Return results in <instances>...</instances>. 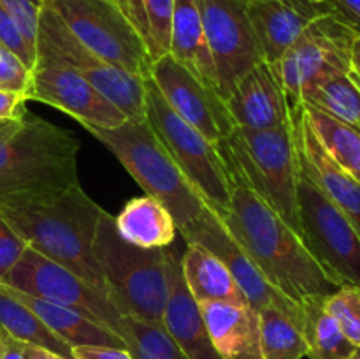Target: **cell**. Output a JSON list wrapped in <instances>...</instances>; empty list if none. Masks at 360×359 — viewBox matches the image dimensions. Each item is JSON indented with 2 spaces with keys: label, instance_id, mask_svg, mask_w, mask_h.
<instances>
[{
  "label": "cell",
  "instance_id": "cell-24",
  "mask_svg": "<svg viewBox=\"0 0 360 359\" xmlns=\"http://www.w3.org/2000/svg\"><path fill=\"white\" fill-rule=\"evenodd\" d=\"M179 260L186 289L197 305L210 301L248 303L229 267L202 245L190 243Z\"/></svg>",
  "mask_w": 360,
  "mask_h": 359
},
{
  "label": "cell",
  "instance_id": "cell-1",
  "mask_svg": "<svg viewBox=\"0 0 360 359\" xmlns=\"http://www.w3.org/2000/svg\"><path fill=\"white\" fill-rule=\"evenodd\" d=\"M218 150L231 178V203L220 218L264 277L299 303L340 289L313 259L301 236L252 189L236 162L220 146Z\"/></svg>",
  "mask_w": 360,
  "mask_h": 359
},
{
  "label": "cell",
  "instance_id": "cell-19",
  "mask_svg": "<svg viewBox=\"0 0 360 359\" xmlns=\"http://www.w3.org/2000/svg\"><path fill=\"white\" fill-rule=\"evenodd\" d=\"M246 11L269 63H276L311 21L333 13L327 2L311 0H246Z\"/></svg>",
  "mask_w": 360,
  "mask_h": 359
},
{
  "label": "cell",
  "instance_id": "cell-10",
  "mask_svg": "<svg viewBox=\"0 0 360 359\" xmlns=\"http://www.w3.org/2000/svg\"><path fill=\"white\" fill-rule=\"evenodd\" d=\"M299 236L338 287H360V234L347 215L301 171L297 183Z\"/></svg>",
  "mask_w": 360,
  "mask_h": 359
},
{
  "label": "cell",
  "instance_id": "cell-8",
  "mask_svg": "<svg viewBox=\"0 0 360 359\" xmlns=\"http://www.w3.org/2000/svg\"><path fill=\"white\" fill-rule=\"evenodd\" d=\"M146 118L183 175L218 215L231 203V178L218 146L186 123L146 77Z\"/></svg>",
  "mask_w": 360,
  "mask_h": 359
},
{
  "label": "cell",
  "instance_id": "cell-23",
  "mask_svg": "<svg viewBox=\"0 0 360 359\" xmlns=\"http://www.w3.org/2000/svg\"><path fill=\"white\" fill-rule=\"evenodd\" d=\"M0 289L11 298L18 299L21 305L30 308L70 348L81 347V345H108V347L127 348V344L118 334L112 333L111 329H105L104 326L94 322V320L86 319L76 310L55 305V303L46 301L37 296L27 294V292L2 284H0Z\"/></svg>",
  "mask_w": 360,
  "mask_h": 359
},
{
  "label": "cell",
  "instance_id": "cell-28",
  "mask_svg": "<svg viewBox=\"0 0 360 359\" xmlns=\"http://www.w3.org/2000/svg\"><path fill=\"white\" fill-rule=\"evenodd\" d=\"M301 102L360 130V84L352 73H341L322 81L306 92Z\"/></svg>",
  "mask_w": 360,
  "mask_h": 359
},
{
  "label": "cell",
  "instance_id": "cell-30",
  "mask_svg": "<svg viewBox=\"0 0 360 359\" xmlns=\"http://www.w3.org/2000/svg\"><path fill=\"white\" fill-rule=\"evenodd\" d=\"M260 359L308 358V344L302 329L276 308L259 312Z\"/></svg>",
  "mask_w": 360,
  "mask_h": 359
},
{
  "label": "cell",
  "instance_id": "cell-44",
  "mask_svg": "<svg viewBox=\"0 0 360 359\" xmlns=\"http://www.w3.org/2000/svg\"><path fill=\"white\" fill-rule=\"evenodd\" d=\"M127 348H129L130 354L134 355V359H158V358H155V355L148 354L146 351H143V348L137 347V345H134V344L127 345ZM183 359H188V358H183Z\"/></svg>",
  "mask_w": 360,
  "mask_h": 359
},
{
  "label": "cell",
  "instance_id": "cell-18",
  "mask_svg": "<svg viewBox=\"0 0 360 359\" xmlns=\"http://www.w3.org/2000/svg\"><path fill=\"white\" fill-rule=\"evenodd\" d=\"M292 120L301 171L319 187L327 199L333 201L360 234V183L329 157L308 125L302 104H292Z\"/></svg>",
  "mask_w": 360,
  "mask_h": 359
},
{
  "label": "cell",
  "instance_id": "cell-29",
  "mask_svg": "<svg viewBox=\"0 0 360 359\" xmlns=\"http://www.w3.org/2000/svg\"><path fill=\"white\" fill-rule=\"evenodd\" d=\"M0 326L27 344L39 345L63 358L74 359L72 348L65 341L60 340L30 308L21 305L18 299L11 298L2 289H0Z\"/></svg>",
  "mask_w": 360,
  "mask_h": 359
},
{
  "label": "cell",
  "instance_id": "cell-39",
  "mask_svg": "<svg viewBox=\"0 0 360 359\" xmlns=\"http://www.w3.org/2000/svg\"><path fill=\"white\" fill-rule=\"evenodd\" d=\"M333 13L360 35V0H327Z\"/></svg>",
  "mask_w": 360,
  "mask_h": 359
},
{
  "label": "cell",
  "instance_id": "cell-26",
  "mask_svg": "<svg viewBox=\"0 0 360 359\" xmlns=\"http://www.w3.org/2000/svg\"><path fill=\"white\" fill-rule=\"evenodd\" d=\"M323 298L326 296H311L301 301L308 359H350L359 348L345 336L340 324L327 312Z\"/></svg>",
  "mask_w": 360,
  "mask_h": 359
},
{
  "label": "cell",
  "instance_id": "cell-13",
  "mask_svg": "<svg viewBox=\"0 0 360 359\" xmlns=\"http://www.w3.org/2000/svg\"><path fill=\"white\" fill-rule=\"evenodd\" d=\"M204 30L218 76V92L227 101L232 88L264 55L246 11V0H200Z\"/></svg>",
  "mask_w": 360,
  "mask_h": 359
},
{
  "label": "cell",
  "instance_id": "cell-7",
  "mask_svg": "<svg viewBox=\"0 0 360 359\" xmlns=\"http://www.w3.org/2000/svg\"><path fill=\"white\" fill-rule=\"evenodd\" d=\"M35 62L63 65L94 84L104 97L118 106L129 120H144L146 80L130 74L81 44L58 14L44 2L35 39Z\"/></svg>",
  "mask_w": 360,
  "mask_h": 359
},
{
  "label": "cell",
  "instance_id": "cell-15",
  "mask_svg": "<svg viewBox=\"0 0 360 359\" xmlns=\"http://www.w3.org/2000/svg\"><path fill=\"white\" fill-rule=\"evenodd\" d=\"M150 80L167 104L214 146L234 132L236 123L229 113L227 102L172 55L167 53L153 60Z\"/></svg>",
  "mask_w": 360,
  "mask_h": 359
},
{
  "label": "cell",
  "instance_id": "cell-11",
  "mask_svg": "<svg viewBox=\"0 0 360 359\" xmlns=\"http://www.w3.org/2000/svg\"><path fill=\"white\" fill-rule=\"evenodd\" d=\"M357 34L334 13L316 18L274 63L288 102L299 104L308 90L341 73H350Z\"/></svg>",
  "mask_w": 360,
  "mask_h": 359
},
{
  "label": "cell",
  "instance_id": "cell-21",
  "mask_svg": "<svg viewBox=\"0 0 360 359\" xmlns=\"http://www.w3.org/2000/svg\"><path fill=\"white\" fill-rule=\"evenodd\" d=\"M204 327L224 359H260L259 312L248 303L210 301L199 305Z\"/></svg>",
  "mask_w": 360,
  "mask_h": 359
},
{
  "label": "cell",
  "instance_id": "cell-27",
  "mask_svg": "<svg viewBox=\"0 0 360 359\" xmlns=\"http://www.w3.org/2000/svg\"><path fill=\"white\" fill-rule=\"evenodd\" d=\"M302 111L329 157L360 183V130L313 106L302 104Z\"/></svg>",
  "mask_w": 360,
  "mask_h": 359
},
{
  "label": "cell",
  "instance_id": "cell-32",
  "mask_svg": "<svg viewBox=\"0 0 360 359\" xmlns=\"http://www.w3.org/2000/svg\"><path fill=\"white\" fill-rule=\"evenodd\" d=\"M148 25V49L157 60L169 53L171 21L176 0H141Z\"/></svg>",
  "mask_w": 360,
  "mask_h": 359
},
{
  "label": "cell",
  "instance_id": "cell-40",
  "mask_svg": "<svg viewBox=\"0 0 360 359\" xmlns=\"http://www.w3.org/2000/svg\"><path fill=\"white\" fill-rule=\"evenodd\" d=\"M0 359H27V341L0 326Z\"/></svg>",
  "mask_w": 360,
  "mask_h": 359
},
{
  "label": "cell",
  "instance_id": "cell-46",
  "mask_svg": "<svg viewBox=\"0 0 360 359\" xmlns=\"http://www.w3.org/2000/svg\"><path fill=\"white\" fill-rule=\"evenodd\" d=\"M311 2H316V4H323V2H327V0H311Z\"/></svg>",
  "mask_w": 360,
  "mask_h": 359
},
{
  "label": "cell",
  "instance_id": "cell-5",
  "mask_svg": "<svg viewBox=\"0 0 360 359\" xmlns=\"http://www.w3.org/2000/svg\"><path fill=\"white\" fill-rule=\"evenodd\" d=\"M86 130L118 158L146 196L155 197L167 208L179 232L211 210L172 160L146 118L127 120L115 129L88 127Z\"/></svg>",
  "mask_w": 360,
  "mask_h": 359
},
{
  "label": "cell",
  "instance_id": "cell-14",
  "mask_svg": "<svg viewBox=\"0 0 360 359\" xmlns=\"http://www.w3.org/2000/svg\"><path fill=\"white\" fill-rule=\"evenodd\" d=\"M181 236L185 238L186 245L197 243L213 252L234 277L236 284L241 289L243 296L250 306L260 312L264 308H276L283 315L294 320L302 329L304 324V313H302V305L295 299L285 296L280 289L274 287L262 271L257 267L252 257L239 246L227 231V227L221 222L220 215L211 208L204 217L193 222L190 227L181 231Z\"/></svg>",
  "mask_w": 360,
  "mask_h": 359
},
{
  "label": "cell",
  "instance_id": "cell-36",
  "mask_svg": "<svg viewBox=\"0 0 360 359\" xmlns=\"http://www.w3.org/2000/svg\"><path fill=\"white\" fill-rule=\"evenodd\" d=\"M27 246L25 239L0 215V282L16 266Z\"/></svg>",
  "mask_w": 360,
  "mask_h": 359
},
{
  "label": "cell",
  "instance_id": "cell-25",
  "mask_svg": "<svg viewBox=\"0 0 360 359\" xmlns=\"http://www.w3.org/2000/svg\"><path fill=\"white\" fill-rule=\"evenodd\" d=\"M115 222L120 236L141 248H167L178 231L167 208L151 196L130 199Z\"/></svg>",
  "mask_w": 360,
  "mask_h": 359
},
{
  "label": "cell",
  "instance_id": "cell-2",
  "mask_svg": "<svg viewBox=\"0 0 360 359\" xmlns=\"http://www.w3.org/2000/svg\"><path fill=\"white\" fill-rule=\"evenodd\" d=\"M81 143L37 115L0 120V208L35 203L79 183Z\"/></svg>",
  "mask_w": 360,
  "mask_h": 359
},
{
  "label": "cell",
  "instance_id": "cell-37",
  "mask_svg": "<svg viewBox=\"0 0 360 359\" xmlns=\"http://www.w3.org/2000/svg\"><path fill=\"white\" fill-rule=\"evenodd\" d=\"M74 359H134L129 348L108 347V345H81L72 348Z\"/></svg>",
  "mask_w": 360,
  "mask_h": 359
},
{
  "label": "cell",
  "instance_id": "cell-22",
  "mask_svg": "<svg viewBox=\"0 0 360 359\" xmlns=\"http://www.w3.org/2000/svg\"><path fill=\"white\" fill-rule=\"evenodd\" d=\"M169 55L174 56L200 81L218 92L217 67H214L213 56L207 46L200 0H176L174 2Z\"/></svg>",
  "mask_w": 360,
  "mask_h": 359
},
{
  "label": "cell",
  "instance_id": "cell-35",
  "mask_svg": "<svg viewBox=\"0 0 360 359\" xmlns=\"http://www.w3.org/2000/svg\"><path fill=\"white\" fill-rule=\"evenodd\" d=\"M0 44L9 48L14 55L20 56L32 70L35 67V51L30 48L27 39L23 37L21 30L18 28L16 21L13 20L6 7L0 4Z\"/></svg>",
  "mask_w": 360,
  "mask_h": 359
},
{
  "label": "cell",
  "instance_id": "cell-6",
  "mask_svg": "<svg viewBox=\"0 0 360 359\" xmlns=\"http://www.w3.org/2000/svg\"><path fill=\"white\" fill-rule=\"evenodd\" d=\"M218 146L236 162L252 189L299 234L297 183L301 165L294 120L266 130L236 127Z\"/></svg>",
  "mask_w": 360,
  "mask_h": 359
},
{
  "label": "cell",
  "instance_id": "cell-42",
  "mask_svg": "<svg viewBox=\"0 0 360 359\" xmlns=\"http://www.w3.org/2000/svg\"><path fill=\"white\" fill-rule=\"evenodd\" d=\"M27 359H67V358H63V355L49 351V348L27 344Z\"/></svg>",
  "mask_w": 360,
  "mask_h": 359
},
{
  "label": "cell",
  "instance_id": "cell-43",
  "mask_svg": "<svg viewBox=\"0 0 360 359\" xmlns=\"http://www.w3.org/2000/svg\"><path fill=\"white\" fill-rule=\"evenodd\" d=\"M352 76L357 80V83L360 84V35L355 37L354 48H352V67H350Z\"/></svg>",
  "mask_w": 360,
  "mask_h": 359
},
{
  "label": "cell",
  "instance_id": "cell-3",
  "mask_svg": "<svg viewBox=\"0 0 360 359\" xmlns=\"http://www.w3.org/2000/svg\"><path fill=\"white\" fill-rule=\"evenodd\" d=\"M104 208L81 183L35 203L0 208L7 224L30 248L62 264L108 296L104 277L94 253V236Z\"/></svg>",
  "mask_w": 360,
  "mask_h": 359
},
{
  "label": "cell",
  "instance_id": "cell-33",
  "mask_svg": "<svg viewBox=\"0 0 360 359\" xmlns=\"http://www.w3.org/2000/svg\"><path fill=\"white\" fill-rule=\"evenodd\" d=\"M32 87V69L14 55L9 48L0 44V90L18 92L28 97Z\"/></svg>",
  "mask_w": 360,
  "mask_h": 359
},
{
  "label": "cell",
  "instance_id": "cell-38",
  "mask_svg": "<svg viewBox=\"0 0 360 359\" xmlns=\"http://www.w3.org/2000/svg\"><path fill=\"white\" fill-rule=\"evenodd\" d=\"M28 97L18 92L0 90V120H16L27 115Z\"/></svg>",
  "mask_w": 360,
  "mask_h": 359
},
{
  "label": "cell",
  "instance_id": "cell-34",
  "mask_svg": "<svg viewBox=\"0 0 360 359\" xmlns=\"http://www.w3.org/2000/svg\"><path fill=\"white\" fill-rule=\"evenodd\" d=\"M7 13L16 21L18 28L23 37L35 51V39H37L39 16H41L44 0H0Z\"/></svg>",
  "mask_w": 360,
  "mask_h": 359
},
{
  "label": "cell",
  "instance_id": "cell-45",
  "mask_svg": "<svg viewBox=\"0 0 360 359\" xmlns=\"http://www.w3.org/2000/svg\"><path fill=\"white\" fill-rule=\"evenodd\" d=\"M350 359H360V348H359V351L357 352H355V354L354 355H352V358Z\"/></svg>",
  "mask_w": 360,
  "mask_h": 359
},
{
  "label": "cell",
  "instance_id": "cell-12",
  "mask_svg": "<svg viewBox=\"0 0 360 359\" xmlns=\"http://www.w3.org/2000/svg\"><path fill=\"white\" fill-rule=\"evenodd\" d=\"M0 284L76 310L77 313L101 324L105 329H111L122 338L123 315L111 298L30 246H27L16 266Z\"/></svg>",
  "mask_w": 360,
  "mask_h": 359
},
{
  "label": "cell",
  "instance_id": "cell-4",
  "mask_svg": "<svg viewBox=\"0 0 360 359\" xmlns=\"http://www.w3.org/2000/svg\"><path fill=\"white\" fill-rule=\"evenodd\" d=\"M94 253L108 296L122 315L164 327L169 299V259L165 248H141L120 236L115 217L102 211L94 236Z\"/></svg>",
  "mask_w": 360,
  "mask_h": 359
},
{
  "label": "cell",
  "instance_id": "cell-17",
  "mask_svg": "<svg viewBox=\"0 0 360 359\" xmlns=\"http://www.w3.org/2000/svg\"><path fill=\"white\" fill-rule=\"evenodd\" d=\"M225 102L236 127L241 129H276L292 118L290 102L276 67L266 60L252 67L236 83Z\"/></svg>",
  "mask_w": 360,
  "mask_h": 359
},
{
  "label": "cell",
  "instance_id": "cell-20",
  "mask_svg": "<svg viewBox=\"0 0 360 359\" xmlns=\"http://www.w3.org/2000/svg\"><path fill=\"white\" fill-rule=\"evenodd\" d=\"M167 259L169 299L164 313L165 331L188 359H224L204 327L199 305L186 289L179 256L167 250Z\"/></svg>",
  "mask_w": 360,
  "mask_h": 359
},
{
  "label": "cell",
  "instance_id": "cell-16",
  "mask_svg": "<svg viewBox=\"0 0 360 359\" xmlns=\"http://www.w3.org/2000/svg\"><path fill=\"white\" fill-rule=\"evenodd\" d=\"M28 101L42 102L88 129H115L127 115L74 70L49 62H35Z\"/></svg>",
  "mask_w": 360,
  "mask_h": 359
},
{
  "label": "cell",
  "instance_id": "cell-41",
  "mask_svg": "<svg viewBox=\"0 0 360 359\" xmlns=\"http://www.w3.org/2000/svg\"><path fill=\"white\" fill-rule=\"evenodd\" d=\"M120 7L127 13V16L132 20V23L136 25L137 30L141 32V35L144 37L148 44V25H146V16H144L143 2L141 0H115Z\"/></svg>",
  "mask_w": 360,
  "mask_h": 359
},
{
  "label": "cell",
  "instance_id": "cell-31",
  "mask_svg": "<svg viewBox=\"0 0 360 359\" xmlns=\"http://www.w3.org/2000/svg\"><path fill=\"white\" fill-rule=\"evenodd\" d=\"M323 306L340 324L345 336L360 348V287L343 285L323 298Z\"/></svg>",
  "mask_w": 360,
  "mask_h": 359
},
{
  "label": "cell",
  "instance_id": "cell-9",
  "mask_svg": "<svg viewBox=\"0 0 360 359\" xmlns=\"http://www.w3.org/2000/svg\"><path fill=\"white\" fill-rule=\"evenodd\" d=\"M74 37L105 62L150 77L153 58L146 41L115 0H44Z\"/></svg>",
  "mask_w": 360,
  "mask_h": 359
}]
</instances>
